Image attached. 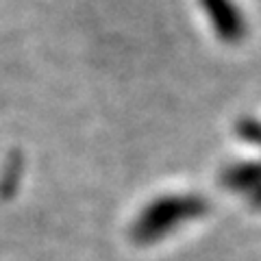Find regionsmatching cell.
Wrapping results in <instances>:
<instances>
[{
	"instance_id": "obj_1",
	"label": "cell",
	"mask_w": 261,
	"mask_h": 261,
	"mask_svg": "<svg viewBox=\"0 0 261 261\" xmlns=\"http://www.w3.org/2000/svg\"><path fill=\"white\" fill-rule=\"evenodd\" d=\"M207 214V200L196 194H168L154 198L133 222V240L152 244L174 233L176 228Z\"/></svg>"
},
{
	"instance_id": "obj_2",
	"label": "cell",
	"mask_w": 261,
	"mask_h": 261,
	"mask_svg": "<svg viewBox=\"0 0 261 261\" xmlns=\"http://www.w3.org/2000/svg\"><path fill=\"white\" fill-rule=\"evenodd\" d=\"M200 7L222 42L238 44L246 37V18L233 0H200Z\"/></svg>"
},
{
	"instance_id": "obj_3",
	"label": "cell",
	"mask_w": 261,
	"mask_h": 261,
	"mask_svg": "<svg viewBox=\"0 0 261 261\" xmlns=\"http://www.w3.org/2000/svg\"><path fill=\"white\" fill-rule=\"evenodd\" d=\"M222 185L226 190L250 198L261 187V161H244L228 166L222 172Z\"/></svg>"
},
{
	"instance_id": "obj_4",
	"label": "cell",
	"mask_w": 261,
	"mask_h": 261,
	"mask_svg": "<svg viewBox=\"0 0 261 261\" xmlns=\"http://www.w3.org/2000/svg\"><path fill=\"white\" fill-rule=\"evenodd\" d=\"M238 133L244 142L261 148V122L259 120H242L238 124Z\"/></svg>"
},
{
	"instance_id": "obj_5",
	"label": "cell",
	"mask_w": 261,
	"mask_h": 261,
	"mask_svg": "<svg viewBox=\"0 0 261 261\" xmlns=\"http://www.w3.org/2000/svg\"><path fill=\"white\" fill-rule=\"evenodd\" d=\"M248 200H250V205H252V207H257V209H261V187H259V190H257L255 194H252V196H250V198H248Z\"/></svg>"
}]
</instances>
